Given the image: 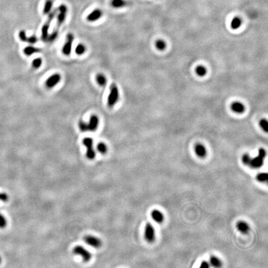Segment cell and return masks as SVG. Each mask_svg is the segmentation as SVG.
Masks as SVG:
<instances>
[{
    "label": "cell",
    "instance_id": "6da1fadb",
    "mask_svg": "<svg viewBox=\"0 0 268 268\" xmlns=\"http://www.w3.org/2000/svg\"><path fill=\"white\" fill-rule=\"evenodd\" d=\"M119 91L115 83L111 84L110 86V91L108 97V106L109 108H112L119 101Z\"/></svg>",
    "mask_w": 268,
    "mask_h": 268
},
{
    "label": "cell",
    "instance_id": "7a4b0ae2",
    "mask_svg": "<svg viewBox=\"0 0 268 268\" xmlns=\"http://www.w3.org/2000/svg\"><path fill=\"white\" fill-rule=\"evenodd\" d=\"M58 11V9H53L52 12L50 11V13L49 14L48 16V19H47L46 23L44 24V25L42 26V39L43 40V41H47V38H48L49 36V29L50 26V24L52 23L53 19H54L55 16L57 13Z\"/></svg>",
    "mask_w": 268,
    "mask_h": 268
},
{
    "label": "cell",
    "instance_id": "3957f363",
    "mask_svg": "<svg viewBox=\"0 0 268 268\" xmlns=\"http://www.w3.org/2000/svg\"><path fill=\"white\" fill-rule=\"evenodd\" d=\"M83 144L86 148V156L89 160H93L96 157V152L93 148V140L90 137H86L83 140Z\"/></svg>",
    "mask_w": 268,
    "mask_h": 268
},
{
    "label": "cell",
    "instance_id": "277c9868",
    "mask_svg": "<svg viewBox=\"0 0 268 268\" xmlns=\"http://www.w3.org/2000/svg\"><path fill=\"white\" fill-rule=\"evenodd\" d=\"M73 253L75 255H80L82 257L83 260L84 262H88L91 259V253L88 251L86 248H84L82 246H76V247L73 248Z\"/></svg>",
    "mask_w": 268,
    "mask_h": 268
},
{
    "label": "cell",
    "instance_id": "5b68a950",
    "mask_svg": "<svg viewBox=\"0 0 268 268\" xmlns=\"http://www.w3.org/2000/svg\"><path fill=\"white\" fill-rule=\"evenodd\" d=\"M73 40H74V36L72 33H68L67 35V38H66V42L64 43V45L62 49V52L65 55H70L72 52V44Z\"/></svg>",
    "mask_w": 268,
    "mask_h": 268
},
{
    "label": "cell",
    "instance_id": "8992f818",
    "mask_svg": "<svg viewBox=\"0 0 268 268\" xmlns=\"http://www.w3.org/2000/svg\"><path fill=\"white\" fill-rule=\"evenodd\" d=\"M83 240L85 243L94 248H100L102 246L101 240L98 237L92 235H86L84 237Z\"/></svg>",
    "mask_w": 268,
    "mask_h": 268
},
{
    "label": "cell",
    "instance_id": "52a82bcc",
    "mask_svg": "<svg viewBox=\"0 0 268 268\" xmlns=\"http://www.w3.org/2000/svg\"><path fill=\"white\" fill-rule=\"evenodd\" d=\"M59 14L57 16V26L60 27L64 23L67 13V7L65 5H61L58 8Z\"/></svg>",
    "mask_w": 268,
    "mask_h": 268
},
{
    "label": "cell",
    "instance_id": "ba28073f",
    "mask_svg": "<svg viewBox=\"0 0 268 268\" xmlns=\"http://www.w3.org/2000/svg\"><path fill=\"white\" fill-rule=\"evenodd\" d=\"M145 237L146 240L148 242H152L155 240V229H154L151 223H147L146 225L145 230Z\"/></svg>",
    "mask_w": 268,
    "mask_h": 268
},
{
    "label": "cell",
    "instance_id": "9c48e42d",
    "mask_svg": "<svg viewBox=\"0 0 268 268\" xmlns=\"http://www.w3.org/2000/svg\"><path fill=\"white\" fill-rule=\"evenodd\" d=\"M61 76L58 73H55L47 80L45 84L48 88H52L55 86L57 84L60 82Z\"/></svg>",
    "mask_w": 268,
    "mask_h": 268
},
{
    "label": "cell",
    "instance_id": "30bf717a",
    "mask_svg": "<svg viewBox=\"0 0 268 268\" xmlns=\"http://www.w3.org/2000/svg\"><path fill=\"white\" fill-rule=\"evenodd\" d=\"M99 126V118L96 115H93L90 117V121L88 124V131L94 132L97 130Z\"/></svg>",
    "mask_w": 268,
    "mask_h": 268
},
{
    "label": "cell",
    "instance_id": "8fae6325",
    "mask_svg": "<svg viewBox=\"0 0 268 268\" xmlns=\"http://www.w3.org/2000/svg\"><path fill=\"white\" fill-rule=\"evenodd\" d=\"M264 158L260 155H258V156L254 158H251L250 164H249V166H250L253 168H260L263 166L264 163Z\"/></svg>",
    "mask_w": 268,
    "mask_h": 268
},
{
    "label": "cell",
    "instance_id": "7c38bea8",
    "mask_svg": "<svg viewBox=\"0 0 268 268\" xmlns=\"http://www.w3.org/2000/svg\"><path fill=\"white\" fill-rule=\"evenodd\" d=\"M102 15V12L100 9H94L92 13H91L89 15L87 16V20L90 22L96 21L101 17Z\"/></svg>",
    "mask_w": 268,
    "mask_h": 268
},
{
    "label": "cell",
    "instance_id": "4fadbf2b",
    "mask_svg": "<svg viewBox=\"0 0 268 268\" xmlns=\"http://www.w3.org/2000/svg\"><path fill=\"white\" fill-rule=\"evenodd\" d=\"M231 109L232 111L237 114H241L245 111L244 105L240 102H235L232 104Z\"/></svg>",
    "mask_w": 268,
    "mask_h": 268
},
{
    "label": "cell",
    "instance_id": "5bb4252c",
    "mask_svg": "<svg viewBox=\"0 0 268 268\" xmlns=\"http://www.w3.org/2000/svg\"><path fill=\"white\" fill-rule=\"evenodd\" d=\"M196 155L200 158H204L207 155V150L205 146L202 144H197L195 147Z\"/></svg>",
    "mask_w": 268,
    "mask_h": 268
},
{
    "label": "cell",
    "instance_id": "9a60e30c",
    "mask_svg": "<svg viewBox=\"0 0 268 268\" xmlns=\"http://www.w3.org/2000/svg\"><path fill=\"white\" fill-rule=\"evenodd\" d=\"M237 228L238 231L244 234L247 233L249 230V227L248 223L243 221L238 222L237 224Z\"/></svg>",
    "mask_w": 268,
    "mask_h": 268
},
{
    "label": "cell",
    "instance_id": "2e32d148",
    "mask_svg": "<svg viewBox=\"0 0 268 268\" xmlns=\"http://www.w3.org/2000/svg\"><path fill=\"white\" fill-rule=\"evenodd\" d=\"M152 219L157 223H161L163 221L164 217L162 213L158 210H154L152 212Z\"/></svg>",
    "mask_w": 268,
    "mask_h": 268
},
{
    "label": "cell",
    "instance_id": "e0dca14e",
    "mask_svg": "<svg viewBox=\"0 0 268 268\" xmlns=\"http://www.w3.org/2000/svg\"><path fill=\"white\" fill-rule=\"evenodd\" d=\"M128 4L126 0H112L111 5L114 8H119L127 6Z\"/></svg>",
    "mask_w": 268,
    "mask_h": 268
},
{
    "label": "cell",
    "instance_id": "ac0fdd59",
    "mask_svg": "<svg viewBox=\"0 0 268 268\" xmlns=\"http://www.w3.org/2000/svg\"><path fill=\"white\" fill-rule=\"evenodd\" d=\"M40 52V49L39 48H36L33 46H28L24 49V53L27 56H31L33 53H38Z\"/></svg>",
    "mask_w": 268,
    "mask_h": 268
},
{
    "label": "cell",
    "instance_id": "d6986e66",
    "mask_svg": "<svg viewBox=\"0 0 268 268\" xmlns=\"http://www.w3.org/2000/svg\"><path fill=\"white\" fill-rule=\"evenodd\" d=\"M96 80L98 84L101 86H105L107 83V78L102 73H98L96 76Z\"/></svg>",
    "mask_w": 268,
    "mask_h": 268
},
{
    "label": "cell",
    "instance_id": "ffe728a7",
    "mask_svg": "<svg viewBox=\"0 0 268 268\" xmlns=\"http://www.w3.org/2000/svg\"><path fill=\"white\" fill-rule=\"evenodd\" d=\"M241 23H242V21L240 18L238 17H235L233 18L232 22H231V27H232L233 29H235H235H237L239 27H240Z\"/></svg>",
    "mask_w": 268,
    "mask_h": 268
},
{
    "label": "cell",
    "instance_id": "44dd1931",
    "mask_svg": "<svg viewBox=\"0 0 268 268\" xmlns=\"http://www.w3.org/2000/svg\"><path fill=\"white\" fill-rule=\"evenodd\" d=\"M53 6V1L52 0H47L45 3V5H44V8L43 10V13L45 14H49L51 11Z\"/></svg>",
    "mask_w": 268,
    "mask_h": 268
},
{
    "label": "cell",
    "instance_id": "7402d4cb",
    "mask_svg": "<svg viewBox=\"0 0 268 268\" xmlns=\"http://www.w3.org/2000/svg\"><path fill=\"white\" fill-rule=\"evenodd\" d=\"M210 263L212 266L215 267H219L222 266L221 261H220L218 258H217L216 256H212L211 257Z\"/></svg>",
    "mask_w": 268,
    "mask_h": 268
},
{
    "label": "cell",
    "instance_id": "603a6c76",
    "mask_svg": "<svg viewBox=\"0 0 268 268\" xmlns=\"http://www.w3.org/2000/svg\"><path fill=\"white\" fill-rule=\"evenodd\" d=\"M97 150L101 154H106L108 152V146L104 143L100 142L97 145Z\"/></svg>",
    "mask_w": 268,
    "mask_h": 268
},
{
    "label": "cell",
    "instance_id": "cb8c5ba5",
    "mask_svg": "<svg viewBox=\"0 0 268 268\" xmlns=\"http://www.w3.org/2000/svg\"><path fill=\"white\" fill-rule=\"evenodd\" d=\"M196 72L197 75L199 76H204L207 73V69L204 66H198L196 68Z\"/></svg>",
    "mask_w": 268,
    "mask_h": 268
},
{
    "label": "cell",
    "instance_id": "d4e9b609",
    "mask_svg": "<svg viewBox=\"0 0 268 268\" xmlns=\"http://www.w3.org/2000/svg\"><path fill=\"white\" fill-rule=\"evenodd\" d=\"M86 51V47L83 43H79L75 49V52L78 55H82Z\"/></svg>",
    "mask_w": 268,
    "mask_h": 268
},
{
    "label": "cell",
    "instance_id": "484cf974",
    "mask_svg": "<svg viewBox=\"0 0 268 268\" xmlns=\"http://www.w3.org/2000/svg\"><path fill=\"white\" fill-rule=\"evenodd\" d=\"M155 45H156V48L160 50H163L165 48H166V42H165L164 40H161V39L157 40V41L156 42Z\"/></svg>",
    "mask_w": 268,
    "mask_h": 268
},
{
    "label": "cell",
    "instance_id": "4316f807",
    "mask_svg": "<svg viewBox=\"0 0 268 268\" xmlns=\"http://www.w3.org/2000/svg\"><path fill=\"white\" fill-rule=\"evenodd\" d=\"M42 63V60L41 58H36L32 61V67L34 68H39Z\"/></svg>",
    "mask_w": 268,
    "mask_h": 268
},
{
    "label": "cell",
    "instance_id": "83f0119b",
    "mask_svg": "<svg viewBox=\"0 0 268 268\" xmlns=\"http://www.w3.org/2000/svg\"><path fill=\"white\" fill-rule=\"evenodd\" d=\"M267 178L268 175L266 172H261V173H259L257 175L256 179L257 180L260 182H265L267 180Z\"/></svg>",
    "mask_w": 268,
    "mask_h": 268
},
{
    "label": "cell",
    "instance_id": "f1b7e54d",
    "mask_svg": "<svg viewBox=\"0 0 268 268\" xmlns=\"http://www.w3.org/2000/svg\"><path fill=\"white\" fill-rule=\"evenodd\" d=\"M58 35V31L57 30H55L54 31H53L52 33H51V34H49L48 38H47V41L50 42L54 41V40L57 38Z\"/></svg>",
    "mask_w": 268,
    "mask_h": 268
},
{
    "label": "cell",
    "instance_id": "f546056e",
    "mask_svg": "<svg viewBox=\"0 0 268 268\" xmlns=\"http://www.w3.org/2000/svg\"><path fill=\"white\" fill-rule=\"evenodd\" d=\"M78 127L80 130L82 132H86L88 131V124L84 122L83 120H80L78 122Z\"/></svg>",
    "mask_w": 268,
    "mask_h": 268
},
{
    "label": "cell",
    "instance_id": "4dcf8cb0",
    "mask_svg": "<svg viewBox=\"0 0 268 268\" xmlns=\"http://www.w3.org/2000/svg\"><path fill=\"white\" fill-rule=\"evenodd\" d=\"M260 126L262 128V129L267 132L268 131V122L266 119H262L260 121Z\"/></svg>",
    "mask_w": 268,
    "mask_h": 268
},
{
    "label": "cell",
    "instance_id": "1f68e13d",
    "mask_svg": "<svg viewBox=\"0 0 268 268\" xmlns=\"http://www.w3.org/2000/svg\"><path fill=\"white\" fill-rule=\"evenodd\" d=\"M251 160V158L249 156L248 154H245L242 156V161L246 165H249Z\"/></svg>",
    "mask_w": 268,
    "mask_h": 268
},
{
    "label": "cell",
    "instance_id": "d6a6232c",
    "mask_svg": "<svg viewBox=\"0 0 268 268\" xmlns=\"http://www.w3.org/2000/svg\"><path fill=\"white\" fill-rule=\"evenodd\" d=\"M7 221L6 219L3 215L0 214V228L4 229L6 227Z\"/></svg>",
    "mask_w": 268,
    "mask_h": 268
},
{
    "label": "cell",
    "instance_id": "836d02e7",
    "mask_svg": "<svg viewBox=\"0 0 268 268\" xmlns=\"http://www.w3.org/2000/svg\"><path fill=\"white\" fill-rule=\"evenodd\" d=\"M19 37L21 39V41L23 42H27V37L25 34V32L24 30H22L19 33Z\"/></svg>",
    "mask_w": 268,
    "mask_h": 268
},
{
    "label": "cell",
    "instance_id": "e575fe53",
    "mask_svg": "<svg viewBox=\"0 0 268 268\" xmlns=\"http://www.w3.org/2000/svg\"><path fill=\"white\" fill-rule=\"evenodd\" d=\"M37 40H38V39H37V37L35 35H33L31 37H27V42L31 43V44H34V43H35L37 42Z\"/></svg>",
    "mask_w": 268,
    "mask_h": 268
},
{
    "label": "cell",
    "instance_id": "d590c367",
    "mask_svg": "<svg viewBox=\"0 0 268 268\" xmlns=\"http://www.w3.org/2000/svg\"><path fill=\"white\" fill-rule=\"evenodd\" d=\"M8 200V196L6 193L1 192L0 193V200L3 202H6Z\"/></svg>",
    "mask_w": 268,
    "mask_h": 268
},
{
    "label": "cell",
    "instance_id": "8d00e7d4",
    "mask_svg": "<svg viewBox=\"0 0 268 268\" xmlns=\"http://www.w3.org/2000/svg\"><path fill=\"white\" fill-rule=\"evenodd\" d=\"M200 267L203 268H208L210 267V264H209L208 262L205 261H204L201 263Z\"/></svg>",
    "mask_w": 268,
    "mask_h": 268
},
{
    "label": "cell",
    "instance_id": "74e56055",
    "mask_svg": "<svg viewBox=\"0 0 268 268\" xmlns=\"http://www.w3.org/2000/svg\"><path fill=\"white\" fill-rule=\"evenodd\" d=\"M1 257H0V263H1Z\"/></svg>",
    "mask_w": 268,
    "mask_h": 268
}]
</instances>
